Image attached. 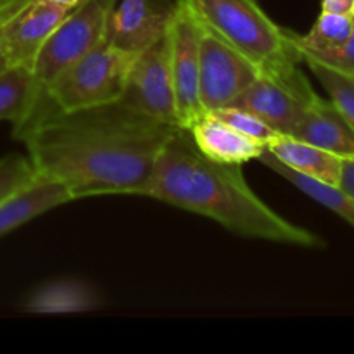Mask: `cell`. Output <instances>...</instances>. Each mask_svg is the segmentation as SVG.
Instances as JSON below:
<instances>
[{
    "label": "cell",
    "mask_w": 354,
    "mask_h": 354,
    "mask_svg": "<svg viewBox=\"0 0 354 354\" xmlns=\"http://www.w3.org/2000/svg\"><path fill=\"white\" fill-rule=\"evenodd\" d=\"M175 128L113 102L76 111L47 109L16 138L26 145L35 173L61 182L76 201L142 196Z\"/></svg>",
    "instance_id": "6da1fadb"
},
{
    "label": "cell",
    "mask_w": 354,
    "mask_h": 354,
    "mask_svg": "<svg viewBox=\"0 0 354 354\" xmlns=\"http://www.w3.org/2000/svg\"><path fill=\"white\" fill-rule=\"evenodd\" d=\"M142 196L209 218L245 239L306 249L325 245L320 235L286 220L259 199L241 166L201 154L183 128H175L166 140Z\"/></svg>",
    "instance_id": "7a4b0ae2"
},
{
    "label": "cell",
    "mask_w": 354,
    "mask_h": 354,
    "mask_svg": "<svg viewBox=\"0 0 354 354\" xmlns=\"http://www.w3.org/2000/svg\"><path fill=\"white\" fill-rule=\"evenodd\" d=\"M197 19L248 57L261 73L301 62L290 30L279 26L258 0H185Z\"/></svg>",
    "instance_id": "3957f363"
},
{
    "label": "cell",
    "mask_w": 354,
    "mask_h": 354,
    "mask_svg": "<svg viewBox=\"0 0 354 354\" xmlns=\"http://www.w3.org/2000/svg\"><path fill=\"white\" fill-rule=\"evenodd\" d=\"M135 55L104 40L47 86L26 118L14 127V138L47 109L76 111L120 102Z\"/></svg>",
    "instance_id": "277c9868"
},
{
    "label": "cell",
    "mask_w": 354,
    "mask_h": 354,
    "mask_svg": "<svg viewBox=\"0 0 354 354\" xmlns=\"http://www.w3.org/2000/svg\"><path fill=\"white\" fill-rule=\"evenodd\" d=\"M116 2L118 0H85L66 14L61 24L38 52L31 68L35 95L30 111L41 99L47 86L66 68L106 40L107 21Z\"/></svg>",
    "instance_id": "5b68a950"
},
{
    "label": "cell",
    "mask_w": 354,
    "mask_h": 354,
    "mask_svg": "<svg viewBox=\"0 0 354 354\" xmlns=\"http://www.w3.org/2000/svg\"><path fill=\"white\" fill-rule=\"evenodd\" d=\"M318 97L299 66H292L286 71L261 73L230 106L249 111L277 133L290 135Z\"/></svg>",
    "instance_id": "8992f818"
},
{
    "label": "cell",
    "mask_w": 354,
    "mask_h": 354,
    "mask_svg": "<svg viewBox=\"0 0 354 354\" xmlns=\"http://www.w3.org/2000/svg\"><path fill=\"white\" fill-rule=\"evenodd\" d=\"M120 102L158 123L178 124L168 28L158 40L135 55Z\"/></svg>",
    "instance_id": "52a82bcc"
},
{
    "label": "cell",
    "mask_w": 354,
    "mask_h": 354,
    "mask_svg": "<svg viewBox=\"0 0 354 354\" xmlns=\"http://www.w3.org/2000/svg\"><path fill=\"white\" fill-rule=\"evenodd\" d=\"M259 75L248 57L201 23L199 99L206 113L230 106Z\"/></svg>",
    "instance_id": "ba28073f"
},
{
    "label": "cell",
    "mask_w": 354,
    "mask_h": 354,
    "mask_svg": "<svg viewBox=\"0 0 354 354\" xmlns=\"http://www.w3.org/2000/svg\"><path fill=\"white\" fill-rule=\"evenodd\" d=\"M201 23L185 0L173 3L168 24L169 59L176 99V127L189 130L206 111L199 99Z\"/></svg>",
    "instance_id": "9c48e42d"
},
{
    "label": "cell",
    "mask_w": 354,
    "mask_h": 354,
    "mask_svg": "<svg viewBox=\"0 0 354 354\" xmlns=\"http://www.w3.org/2000/svg\"><path fill=\"white\" fill-rule=\"evenodd\" d=\"M68 12L50 0H12L0 9V54L7 64L33 68L38 52Z\"/></svg>",
    "instance_id": "30bf717a"
},
{
    "label": "cell",
    "mask_w": 354,
    "mask_h": 354,
    "mask_svg": "<svg viewBox=\"0 0 354 354\" xmlns=\"http://www.w3.org/2000/svg\"><path fill=\"white\" fill-rule=\"evenodd\" d=\"M171 12L168 0H118L107 21L106 41L138 54L165 33Z\"/></svg>",
    "instance_id": "8fae6325"
},
{
    "label": "cell",
    "mask_w": 354,
    "mask_h": 354,
    "mask_svg": "<svg viewBox=\"0 0 354 354\" xmlns=\"http://www.w3.org/2000/svg\"><path fill=\"white\" fill-rule=\"evenodd\" d=\"M73 203L68 187L35 173L33 178L0 201V239L62 204Z\"/></svg>",
    "instance_id": "7c38bea8"
},
{
    "label": "cell",
    "mask_w": 354,
    "mask_h": 354,
    "mask_svg": "<svg viewBox=\"0 0 354 354\" xmlns=\"http://www.w3.org/2000/svg\"><path fill=\"white\" fill-rule=\"evenodd\" d=\"M187 131L201 154L221 165L242 166L252 159H259L266 149L263 142L239 133L213 113L203 114Z\"/></svg>",
    "instance_id": "4fadbf2b"
},
{
    "label": "cell",
    "mask_w": 354,
    "mask_h": 354,
    "mask_svg": "<svg viewBox=\"0 0 354 354\" xmlns=\"http://www.w3.org/2000/svg\"><path fill=\"white\" fill-rule=\"evenodd\" d=\"M290 135L342 159L354 158L353 127L339 113L337 107L324 97H318L311 104Z\"/></svg>",
    "instance_id": "5bb4252c"
},
{
    "label": "cell",
    "mask_w": 354,
    "mask_h": 354,
    "mask_svg": "<svg viewBox=\"0 0 354 354\" xmlns=\"http://www.w3.org/2000/svg\"><path fill=\"white\" fill-rule=\"evenodd\" d=\"M266 152L292 171L320 180V182L339 185L344 159L332 152L315 147L287 133H277L266 144Z\"/></svg>",
    "instance_id": "9a60e30c"
},
{
    "label": "cell",
    "mask_w": 354,
    "mask_h": 354,
    "mask_svg": "<svg viewBox=\"0 0 354 354\" xmlns=\"http://www.w3.org/2000/svg\"><path fill=\"white\" fill-rule=\"evenodd\" d=\"M99 294L88 283L73 279L52 280L30 296L26 310L35 315L86 313L99 306Z\"/></svg>",
    "instance_id": "2e32d148"
},
{
    "label": "cell",
    "mask_w": 354,
    "mask_h": 354,
    "mask_svg": "<svg viewBox=\"0 0 354 354\" xmlns=\"http://www.w3.org/2000/svg\"><path fill=\"white\" fill-rule=\"evenodd\" d=\"M258 161H261L263 165L268 166L272 171H275L277 175H280L282 178H286L287 182L292 183L297 190L308 196L310 199H313L315 203L322 204L324 207H327L328 211L337 214L339 218L349 223L354 228V197L349 192H346L344 189H341L339 185H332V183L320 182V180L310 178L306 175H301V173L292 171L287 166L280 165L277 159H273L272 156L266 152H263L259 156Z\"/></svg>",
    "instance_id": "e0dca14e"
},
{
    "label": "cell",
    "mask_w": 354,
    "mask_h": 354,
    "mask_svg": "<svg viewBox=\"0 0 354 354\" xmlns=\"http://www.w3.org/2000/svg\"><path fill=\"white\" fill-rule=\"evenodd\" d=\"M35 95L31 69L9 66L0 73V121H10L16 127L30 111Z\"/></svg>",
    "instance_id": "ac0fdd59"
},
{
    "label": "cell",
    "mask_w": 354,
    "mask_h": 354,
    "mask_svg": "<svg viewBox=\"0 0 354 354\" xmlns=\"http://www.w3.org/2000/svg\"><path fill=\"white\" fill-rule=\"evenodd\" d=\"M354 28V16H342L322 10L318 19L308 33L299 35L290 31L296 50L325 52L337 48L349 40Z\"/></svg>",
    "instance_id": "d6986e66"
},
{
    "label": "cell",
    "mask_w": 354,
    "mask_h": 354,
    "mask_svg": "<svg viewBox=\"0 0 354 354\" xmlns=\"http://www.w3.org/2000/svg\"><path fill=\"white\" fill-rule=\"evenodd\" d=\"M303 62H306L308 68L327 92L328 100L337 107L339 113L346 118L354 130V73L337 71L315 61Z\"/></svg>",
    "instance_id": "ffe728a7"
},
{
    "label": "cell",
    "mask_w": 354,
    "mask_h": 354,
    "mask_svg": "<svg viewBox=\"0 0 354 354\" xmlns=\"http://www.w3.org/2000/svg\"><path fill=\"white\" fill-rule=\"evenodd\" d=\"M213 114L216 118H220L223 123H227L228 127L237 130L239 133L245 135V137H251L254 140L263 142V144H268L273 137L277 135V131L272 127L265 123L263 120H259L258 116H254L249 111L242 109L237 106H227L221 107V109L213 111Z\"/></svg>",
    "instance_id": "44dd1931"
},
{
    "label": "cell",
    "mask_w": 354,
    "mask_h": 354,
    "mask_svg": "<svg viewBox=\"0 0 354 354\" xmlns=\"http://www.w3.org/2000/svg\"><path fill=\"white\" fill-rule=\"evenodd\" d=\"M35 176V169L28 156L9 154L0 159V201L23 187Z\"/></svg>",
    "instance_id": "7402d4cb"
},
{
    "label": "cell",
    "mask_w": 354,
    "mask_h": 354,
    "mask_svg": "<svg viewBox=\"0 0 354 354\" xmlns=\"http://www.w3.org/2000/svg\"><path fill=\"white\" fill-rule=\"evenodd\" d=\"M301 61H315L318 64H324L327 68L337 69V71L354 73V28L349 40L344 45L332 50L325 52H297Z\"/></svg>",
    "instance_id": "603a6c76"
},
{
    "label": "cell",
    "mask_w": 354,
    "mask_h": 354,
    "mask_svg": "<svg viewBox=\"0 0 354 354\" xmlns=\"http://www.w3.org/2000/svg\"><path fill=\"white\" fill-rule=\"evenodd\" d=\"M322 10L342 16H354V0H322Z\"/></svg>",
    "instance_id": "cb8c5ba5"
},
{
    "label": "cell",
    "mask_w": 354,
    "mask_h": 354,
    "mask_svg": "<svg viewBox=\"0 0 354 354\" xmlns=\"http://www.w3.org/2000/svg\"><path fill=\"white\" fill-rule=\"evenodd\" d=\"M339 187L344 189L346 192H349L354 197V158L344 159V162H342V173L341 180H339Z\"/></svg>",
    "instance_id": "d4e9b609"
},
{
    "label": "cell",
    "mask_w": 354,
    "mask_h": 354,
    "mask_svg": "<svg viewBox=\"0 0 354 354\" xmlns=\"http://www.w3.org/2000/svg\"><path fill=\"white\" fill-rule=\"evenodd\" d=\"M50 2L55 3V6L62 7V9H66V10H73V9H76L80 3L85 2V0H50Z\"/></svg>",
    "instance_id": "484cf974"
},
{
    "label": "cell",
    "mask_w": 354,
    "mask_h": 354,
    "mask_svg": "<svg viewBox=\"0 0 354 354\" xmlns=\"http://www.w3.org/2000/svg\"><path fill=\"white\" fill-rule=\"evenodd\" d=\"M7 68H9V64H7V61L3 59V55L0 54V73H2L3 69H7Z\"/></svg>",
    "instance_id": "4316f807"
},
{
    "label": "cell",
    "mask_w": 354,
    "mask_h": 354,
    "mask_svg": "<svg viewBox=\"0 0 354 354\" xmlns=\"http://www.w3.org/2000/svg\"><path fill=\"white\" fill-rule=\"evenodd\" d=\"M12 0H0V9H3V7L7 6V3H10Z\"/></svg>",
    "instance_id": "83f0119b"
}]
</instances>
